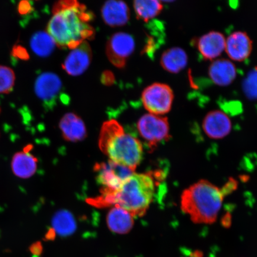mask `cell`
I'll list each match as a JSON object with an SVG mask.
<instances>
[{
    "label": "cell",
    "instance_id": "obj_1",
    "mask_svg": "<svg viewBox=\"0 0 257 257\" xmlns=\"http://www.w3.org/2000/svg\"><path fill=\"white\" fill-rule=\"evenodd\" d=\"M48 22L47 33L61 48L71 49L94 38L95 30L90 22L94 15L84 5L75 0L58 2Z\"/></svg>",
    "mask_w": 257,
    "mask_h": 257
},
{
    "label": "cell",
    "instance_id": "obj_2",
    "mask_svg": "<svg viewBox=\"0 0 257 257\" xmlns=\"http://www.w3.org/2000/svg\"><path fill=\"white\" fill-rule=\"evenodd\" d=\"M156 186L153 173H134L119 188L114 191L101 190V195L90 202L99 207H119L134 217H142L152 203Z\"/></svg>",
    "mask_w": 257,
    "mask_h": 257
},
{
    "label": "cell",
    "instance_id": "obj_3",
    "mask_svg": "<svg viewBox=\"0 0 257 257\" xmlns=\"http://www.w3.org/2000/svg\"><path fill=\"white\" fill-rule=\"evenodd\" d=\"M226 191L201 180L182 192L181 210L195 224H213L217 220Z\"/></svg>",
    "mask_w": 257,
    "mask_h": 257
},
{
    "label": "cell",
    "instance_id": "obj_4",
    "mask_svg": "<svg viewBox=\"0 0 257 257\" xmlns=\"http://www.w3.org/2000/svg\"><path fill=\"white\" fill-rule=\"evenodd\" d=\"M99 146L112 162L127 167L134 172L142 162V143L136 137L125 133L123 127L116 120H108L102 124Z\"/></svg>",
    "mask_w": 257,
    "mask_h": 257
},
{
    "label": "cell",
    "instance_id": "obj_5",
    "mask_svg": "<svg viewBox=\"0 0 257 257\" xmlns=\"http://www.w3.org/2000/svg\"><path fill=\"white\" fill-rule=\"evenodd\" d=\"M174 94L168 85L154 83L144 90L142 101L150 114L162 115L171 110Z\"/></svg>",
    "mask_w": 257,
    "mask_h": 257
},
{
    "label": "cell",
    "instance_id": "obj_6",
    "mask_svg": "<svg viewBox=\"0 0 257 257\" xmlns=\"http://www.w3.org/2000/svg\"><path fill=\"white\" fill-rule=\"evenodd\" d=\"M138 130L152 149L170 137L168 118L162 115L150 113L143 115L138 122Z\"/></svg>",
    "mask_w": 257,
    "mask_h": 257
},
{
    "label": "cell",
    "instance_id": "obj_7",
    "mask_svg": "<svg viewBox=\"0 0 257 257\" xmlns=\"http://www.w3.org/2000/svg\"><path fill=\"white\" fill-rule=\"evenodd\" d=\"M96 181L102 186L101 190L114 191L135 173L124 166L109 160L107 163L96 164L95 168Z\"/></svg>",
    "mask_w": 257,
    "mask_h": 257
},
{
    "label": "cell",
    "instance_id": "obj_8",
    "mask_svg": "<svg viewBox=\"0 0 257 257\" xmlns=\"http://www.w3.org/2000/svg\"><path fill=\"white\" fill-rule=\"evenodd\" d=\"M136 43L131 35L118 32L112 35L106 45V54L109 61L118 68H123L133 53Z\"/></svg>",
    "mask_w": 257,
    "mask_h": 257
},
{
    "label": "cell",
    "instance_id": "obj_9",
    "mask_svg": "<svg viewBox=\"0 0 257 257\" xmlns=\"http://www.w3.org/2000/svg\"><path fill=\"white\" fill-rule=\"evenodd\" d=\"M92 57L91 48L87 41L72 50L63 64V69L73 76L82 75L88 68Z\"/></svg>",
    "mask_w": 257,
    "mask_h": 257
},
{
    "label": "cell",
    "instance_id": "obj_10",
    "mask_svg": "<svg viewBox=\"0 0 257 257\" xmlns=\"http://www.w3.org/2000/svg\"><path fill=\"white\" fill-rule=\"evenodd\" d=\"M62 88V80L56 74L42 73L35 83V92L42 101L48 106H53Z\"/></svg>",
    "mask_w": 257,
    "mask_h": 257
},
{
    "label": "cell",
    "instance_id": "obj_11",
    "mask_svg": "<svg viewBox=\"0 0 257 257\" xmlns=\"http://www.w3.org/2000/svg\"><path fill=\"white\" fill-rule=\"evenodd\" d=\"M232 121L222 111L213 110L205 115L202 128L211 139L220 140L228 136L232 130Z\"/></svg>",
    "mask_w": 257,
    "mask_h": 257
},
{
    "label": "cell",
    "instance_id": "obj_12",
    "mask_svg": "<svg viewBox=\"0 0 257 257\" xmlns=\"http://www.w3.org/2000/svg\"><path fill=\"white\" fill-rule=\"evenodd\" d=\"M252 50V42L244 32L237 31L226 39L225 49L227 56L235 62L248 59Z\"/></svg>",
    "mask_w": 257,
    "mask_h": 257
},
{
    "label": "cell",
    "instance_id": "obj_13",
    "mask_svg": "<svg viewBox=\"0 0 257 257\" xmlns=\"http://www.w3.org/2000/svg\"><path fill=\"white\" fill-rule=\"evenodd\" d=\"M226 38L219 32L211 31L202 35L196 43L201 56L212 60L220 56L225 49Z\"/></svg>",
    "mask_w": 257,
    "mask_h": 257
},
{
    "label": "cell",
    "instance_id": "obj_14",
    "mask_svg": "<svg viewBox=\"0 0 257 257\" xmlns=\"http://www.w3.org/2000/svg\"><path fill=\"white\" fill-rule=\"evenodd\" d=\"M101 15L106 24L111 27H121L130 20V10L123 2L108 1L102 6Z\"/></svg>",
    "mask_w": 257,
    "mask_h": 257
},
{
    "label": "cell",
    "instance_id": "obj_15",
    "mask_svg": "<svg viewBox=\"0 0 257 257\" xmlns=\"http://www.w3.org/2000/svg\"><path fill=\"white\" fill-rule=\"evenodd\" d=\"M236 69L234 64L227 59H218L209 67V76L215 84L227 86L233 82L236 77Z\"/></svg>",
    "mask_w": 257,
    "mask_h": 257
},
{
    "label": "cell",
    "instance_id": "obj_16",
    "mask_svg": "<svg viewBox=\"0 0 257 257\" xmlns=\"http://www.w3.org/2000/svg\"><path fill=\"white\" fill-rule=\"evenodd\" d=\"M59 126L64 139L70 142H77L86 137L84 122L73 112L64 115L60 120Z\"/></svg>",
    "mask_w": 257,
    "mask_h": 257
},
{
    "label": "cell",
    "instance_id": "obj_17",
    "mask_svg": "<svg viewBox=\"0 0 257 257\" xmlns=\"http://www.w3.org/2000/svg\"><path fill=\"white\" fill-rule=\"evenodd\" d=\"M107 223L111 232L117 234H126L133 228L134 216L124 209L114 206L108 212Z\"/></svg>",
    "mask_w": 257,
    "mask_h": 257
},
{
    "label": "cell",
    "instance_id": "obj_18",
    "mask_svg": "<svg viewBox=\"0 0 257 257\" xmlns=\"http://www.w3.org/2000/svg\"><path fill=\"white\" fill-rule=\"evenodd\" d=\"M187 54L182 48L173 47L167 50L161 57L163 68L170 73H178L187 66Z\"/></svg>",
    "mask_w": 257,
    "mask_h": 257
},
{
    "label": "cell",
    "instance_id": "obj_19",
    "mask_svg": "<svg viewBox=\"0 0 257 257\" xmlns=\"http://www.w3.org/2000/svg\"><path fill=\"white\" fill-rule=\"evenodd\" d=\"M37 160L28 153L16 154L12 163V168L15 175L20 178H28L36 172Z\"/></svg>",
    "mask_w": 257,
    "mask_h": 257
},
{
    "label": "cell",
    "instance_id": "obj_20",
    "mask_svg": "<svg viewBox=\"0 0 257 257\" xmlns=\"http://www.w3.org/2000/svg\"><path fill=\"white\" fill-rule=\"evenodd\" d=\"M134 7L138 19L147 22L160 14L163 5L156 0H137L134 2Z\"/></svg>",
    "mask_w": 257,
    "mask_h": 257
},
{
    "label": "cell",
    "instance_id": "obj_21",
    "mask_svg": "<svg viewBox=\"0 0 257 257\" xmlns=\"http://www.w3.org/2000/svg\"><path fill=\"white\" fill-rule=\"evenodd\" d=\"M31 47L38 56L45 57L50 56L56 46L55 42L46 32H38L31 40Z\"/></svg>",
    "mask_w": 257,
    "mask_h": 257
},
{
    "label": "cell",
    "instance_id": "obj_22",
    "mask_svg": "<svg viewBox=\"0 0 257 257\" xmlns=\"http://www.w3.org/2000/svg\"><path fill=\"white\" fill-rule=\"evenodd\" d=\"M53 227L58 234L61 236H68L76 229L75 220L68 211L59 212L53 219Z\"/></svg>",
    "mask_w": 257,
    "mask_h": 257
},
{
    "label": "cell",
    "instance_id": "obj_23",
    "mask_svg": "<svg viewBox=\"0 0 257 257\" xmlns=\"http://www.w3.org/2000/svg\"><path fill=\"white\" fill-rule=\"evenodd\" d=\"M15 81L14 72L6 66H0V94H7L14 88Z\"/></svg>",
    "mask_w": 257,
    "mask_h": 257
},
{
    "label": "cell",
    "instance_id": "obj_24",
    "mask_svg": "<svg viewBox=\"0 0 257 257\" xmlns=\"http://www.w3.org/2000/svg\"><path fill=\"white\" fill-rule=\"evenodd\" d=\"M243 91L249 98L257 99V69L250 72L243 84Z\"/></svg>",
    "mask_w": 257,
    "mask_h": 257
},
{
    "label": "cell",
    "instance_id": "obj_25",
    "mask_svg": "<svg viewBox=\"0 0 257 257\" xmlns=\"http://www.w3.org/2000/svg\"><path fill=\"white\" fill-rule=\"evenodd\" d=\"M24 5H20V12L22 13H27L29 12V10H30V6L29 5L28 2H24Z\"/></svg>",
    "mask_w": 257,
    "mask_h": 257
}]
</instances>
